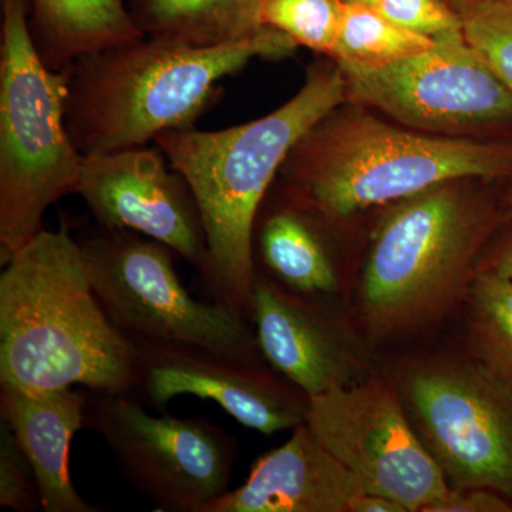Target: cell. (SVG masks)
I'll list each match as a JSON object with an SVG mask.
<instances>
[{
	"mask_svg": "<svg viewBox=\"0 0 512 512\" xmlns=\"http://www.w3.org/2000/svg\"><path fill=\"white\" fill-rule=\"evenodd\" d=\"M397 393L450 490L484 488L512 503V389L478 360L407 367Z\"/></svg>",
	"mask_w": 512,
	"mask_h": 512,
	"instance_id": "obj_8",
	"label": "cell"
},
{
	"mask_svg": "<svg viewBox=\"0 0 512 512\" xmlns=\"http://www.w3.org/2000/svg\"><path fill=\"white\" fill-rule=\"evenodd\" d=\"M84 427L103 437L156 511L205 512L228 493L237 440L208 420L153 416L131 394L92 392Z\"/></svg>",
	"mask_w": 512,
	"mask_h": 512,
	"instance_id": "obj_9",
	"label": "cell"
},
{
	"mask_svg": "<svg viewBox=\"0 0 512 512\" xmlns=\"http://www.w3.org/2000/svg\"><path fill=\"white\" fill-rule=\"evenodd\" d=\"M28 6L37 55L57 72L79 57L146 37L123 0H29Z\"/></svg>",
	"mask_w": 512,
	"mask_h": 512,
	"instance_id": "obj_18",
	"label": "cell"
},
{
	"mask_svg": "<svg viewBox=\"0 0 512 512\" xmlns=\"http://www.w3.org/2000/svg\"><path fill=\"white\" fill-rule=\"evenodd\" d=\"M359 481L301 424L284 446L255 461L241 487L205 512H349Z\"/></svg>",
	"mask_w": 512,
	"mask_h": 512,
	"instance_id": "obj_15",
	"label": "cell"
},
{
	"mask_svg": "<svg viewBox=\"0 0 512 512\" xmlns=\"http://www.w3.org/2000/svg\"><path fill=\"white\" fill-rule=\"evenodd\" d=\"M79 244L94 293L128 338L197 346L264 365L248 320L220 303L192 298L167 245L137 232L100 227Z\"/></svg>",
	"mask_w": 512,
	"mask_h": 512,
	"instance_id": "obj_7",
	"label": "cell"
},
{
	"mask_svg": "<svg viewBox=\"0 0 512 512\" xmlns=\"http://www.w3.org/2000/svg\"><path fill=\"white\" fill-rule=\"evenodd\" d=\"M346 103L293 146L278 174L279 188L328 227L436 185L512 173L511 146L404 130Z\"/></svg>",
	"mask_w": 512,
	"mask_h": 512,
	"instance_id": "obj_4",
	"label": "cell"
},
{
	"mask_svg": "<svg viewBox=\"0 0 512 512\" xmlns=\"http://www.w3.org/2000/svg\"><path fill=\"white\" fill-rule=\"evenodd\" d=\"M0 507L18 512L42 510L35 470L3 421L0 429Z\"/></svg>",
	"mask_w": 512,
	"mask_h": 512,
	"instance_id": "obj_24",
	"label": "cell"
},
{
	"mask_svg": "<svg viewBox=\"0 0 512 512\" xmlns=\"http://www.w3.org/2000/svg\"><path fill=\"white\" fill-rule=\"evenodd\" d=\"M67 74L50 69L30 36L26 0H2L0 261L39 232L46 211L76 194L84 156L66 124Z\"/></svg>",
	"mask_w": 512,
	"mask_h": 512,
	"instance_id": "obj_6",
	"label": "cell"
},
{
	"mask_svg": "<svg viewBox=\"0 0 512 512\" xmlns=\"http://www.w3.org/2000/svg\"><path fill=\"white\" fill-rule=\"evenodd\" d=\"M326 227L276 184L275 198L268 192L252 229L254 266H262L255 272L303 298L335 295L340 279L322 235Z\"/></svg>",
	"mask_w": 512,
	"mask_h": 512,
	"instance_id": "obj_17",
	"label": "cell"
},
{
	"mask_svg": "<svg viewBox=\"0 0 512 512\" xmlns=\"http://www.w3.org/2000/svg\"><path fill=\"white\" fill-rule=\"evenodd\" d=\"M424 512H512V503L495 491L474 488L456 491L429 505Z\"/></svg>",
	"mask_w": 512,
	"mask_h": 512,
	"instance_id": "obj_26",
	"label": "cell"
},
{
	"mask_svg": "<svg viewBox=\"0 0 512 512\" xmlns=\"http://www.w3.org/2000/svg\"><path fill=\"white\" fill-rule=\"evenodd\" d=\"M349 101L338 63L316 64L295 97L261 119L202 131H168L156 144L183 174L200 207L207 237L201 275L212 301L252 320L256 214L293 146L326 114Z\"/></svg>",
	"mask_w": 512,
	"mask_h": 512,
	"instance_id": "obj_2",
	"label": "cell"
},
{
	"mask_svg": "<svg viewBox=\"0 0 512 512\" xmlns=\"http://www.w3.org/2000/svg\"><path fill=\"white\" fill-rule=\"evenodd\" d=\"M342 0H265L262 25L285 33L298 46L332 59L342 23Z\"/></svg>",
	"mask_w": 512,
	"mask_h": 512,
	"instance_id": "obj_22",
	"label": "cell"
},
{
	"mask_svg": "<svg viewBox=\"0 0 512 512\" xmlns=\"http://www.w3.org/2000/svg\"><path fill=\"white\" fill-rule=\"evenodd\" d=\"M484 2V0H447L448 5L451 6L456 12L466 8V6L474 5V3Z\"/></svg>",
	"mask_w": 512,
	"mask_h": 512,
	"instance_id": "obj_29",
	"label": "cell"
},
{
	"mask_svg": "<svg viewBox=\"0 0 512 512\" xmlns=\"http://www.w3.org/2000/svg\"><path fill=\"white\" fill-rule=\"evenodd\" d=\"M0 384L131 394L137 349L109 318L66 225L43 229L0 276Z\"/></svg>",
	"mask_w": 512,
	"mask_h": 512,
	"instance_id": "obj_1",
	"label": "cell"
},
{
	"mask_svg": "<svg viewBox=\"0 0 512 512\" xmlns=\"http://www.w3.org/2000/svg\"><path fill=\"white\" fill-rule=\"evenodd\" d=\"M298 47L265 28L227 45L143 37L90 53L64 69L67 130L83 156L147 146L168 131L195 128L224 94L225 77L255 59H285Z\"/></svg>",
	"mask_w": 512,
	"mask_h": 512,
	"instance_id": "obj_3",
	"label": "cell"
},
{
	"mask_svg": "<svg viewBox=\"0 0 512 512\" xmlns=\"http://www.w3.org/2000/svg\"><path fill=\"white\" fill-rule=\"evenodd\" d=\"M265 0H128L146 37L194 47L227 45L265 29Z\"/></svg>",
	"mask_w": 512,
	"mask_h": 512,
	"instance_id": "obj_19",
	"label": "cell"
},
{
	"mask_svg": "<svg viewBox=\"0 0 512 512\" xmlns=\"http://www.w3.org/2000/svg\"><path fill=\"white\" fill-rule=\"evenodd\" d=\"M349 512H409L386 495L360 491L350 503Z\"/></svg>",
	"mask_w": 512,
	"mask_h": 512,
	"instance_id": "obj_27",
	"label": "cell"
},
{
	"mask_svg": "<svg viewBox=\"0 0 512 512\" xmlns=\"http://www.w3.org/2000/svg\"><path fill=\"white\" fill-rule=\"evenodd\" d=\"M457 13L467 42L512 94V0H484Z\"/></svg>",
	"mask_w": 512,
	"mask_h": 512,
	"instance_id": "obj_23",
	"label": "cell"
},
{
	"mask_svg": "<svg viewBox=\"0 0 512 512\" xmlns=\"http://www.w3.org/2000/svg\"><path fill=\"white\" fill-rule=\"evenodd\" d=\"M463 184L399 201L377 228L359 288L360 318L373 338L423 328L466 301L490 215Z\"/></svg>",
	"mask_w": 512,
	"mask_h": 512,
	"instance_id": "obj_5",
	"label": "cell"
},
{
	"mask_svg": "<svg viewBox=\"0 0 512 512\" xmlns=\"http://www.w3.org/2000/svg\"><path fill=\"white\" fill-rule=\"evenodd\" d=\"M76 194L97 227L137 232L173 249L200 275L208 249L200 207L160 147L84 156Z\"/></svg>",
	"mask_w": 512,
	"mask_h": 512,
	"instance_id": "obj_12",
	"label": "cell"
},
{
	"mask_svg": "<svg viewBox=\"0 0 512 512\" xmlns=\"http://www.w3.org/2000/svg\"><path fill=\"white\" fill-rule=\"evenodd\" d=\"M252 322L266 363L308 397L373 376L348 332L322 302L303 298L255 272Z\"/></svg>",
	"mask_w": 512,
	"mask_h": 512,
	"instance_id": "obj_14",
	"label": "cell"
},
{
	"mask_svg": "<svg viewBox=\"0 0 512 512\" xmlns=\"http://www.w3.org/2000/svg\"><path fill=\"white\" fill-rule=\"evenodd\" d=\"M488 269L512 281V244L508 245V247L498 255V258L495 259L493 265Z\"/></svg>",
	"mask_w": 512,
	"mask_h": 512,
	"instance_id": "obj_28",
	"label": "cell"
},
{
	"mask_svg": "<svg viewBox=\"0 0 512 512\" xmlns=\"http://www.w3.org/2000/svg\"><path fill=\"white\" fill-rule=\"evenodd\" d=\"M466 302L476 360L512 389V281L481 269Z\"/></svg>",
	"mask_w": 512,
	"mask_h": 512,
	"instance_id": "obj_20",
	"label": "cell"
},
{
	"mask_svg": "<svg viewBox=\"0 0 512 512\" xmlns=\"http://www.w3.org/2000/svg\"><path fill=\"white\" fill-rule=\"evenodd\" d=\"M343 3H356V5L372 6L375 8L379 0H342Z\"/></svg>",
	"mask_w": 512,
	"mask_h": 512,
	"instance_id": "obj_30",
	"label": "cell"
},
{
	"mask_svg": "<svg viewBox=\"0 0 512 512\" xmlns=\"http://www.w3.org/2000/svg\"><path fill=\"white\" fill-rule=\"evenodd\" d=\"M306 424L365 493L386 495L409 512H424L450 493L394 384L373 375L355 386L309 397Z\"/></svg>",
	"mask_w": 512,
	"mask_h": 512,
	"instance_id": "obj_11",
	"label": "cell"
},
{
	"mask_svg": "<svg viewBox=\"0 0 512 512\" xmlns=\"http://www.w3.org/2000/svg\"><path fill=\"white\" fill-rule=\"evenodd\" d=\"M375 9L402 28L430 39L463 32L460 15L447 0H379Z\"/></svg>",
	"mask_w": 512,
	"mask_h": 512,
	"instance_id": "obj_25",
	"label": "cell"
},
{
	"mask_svg": "<svg viewBox=\"0 0 512 512\" xmlns=\"http://www.w3.org/2000/svg\"><path fill=\"white\" fill-rule=\"evenodd\" d=\"M338 64L350 103L373 107L413 130L458 137L512 124L510 90L463 32L383 66Z\"/></svg>",
	"mask_w": 512,
	"mask_h": 512,
	"instance_id": "obj_10",
	"label": "cell"
},
{
	"mask_svg": "<svg viewBox=\"0 0 512 512\" xmlns=\"http://www.w3.org/2000/svg\"><path fill=\"white\" fill-rule=\"evenodd\" d=\"M131 340L137 349L133 396L140 393L156 409L191 394L214 400L242 426L268 436L306 423L309 397L275 370L197 346Z\"/></svg>",
	"mask_w": 512,
	"mask_h": 512,
	"instance_id": "obj_13",
	"label": "cell"
},
{
	"mask_svg": "<svg viewBox=\"0 0 512 512\" xmlns=\"http://www.w3.org/2000/svg\"><path fill=\"white\" fill-rule=\"evenodd\" d=\"M434 40L402 28L372 6L343 3L338 46L332 59L383 66L429 49Z\"/></svg>",
	"mask_w": 512,
	"mask_h": 512,
	"instance_id": "obj_21",
	"label": "cell"
},
{
	"mask_svg": "<svg viewBox=\"0 0 512 512\" xmlns=\"http://www.w3.org/2000/svg\"><path fill=\"white\" fill-rule=\"evenodd\" d=\"M87 394L70 389L29 393L0 384V414L35 470L42 511L100 512L77 493L69 448L86 421Z\"/></svg>",
	"mask_w": 512,
	"mask_h": 512,
	"instance_id": "obj_16",
	"label": "cell"
},
{
	"mask_svg": "<svg viewBox=\"0 0 512 512\" xmlns=\"http://www.w3.org/2000/svg\"><path fill=\"white\" fill-rule=\"evenodd\" d=\"M510 210H511V214H512V191H511V195H510Z\"/></svg>",
	"mask_w": 512,
	"mask_h": 512,
	"instance_id": "obj_31",
	"label": "cell"
}]
</instances>
